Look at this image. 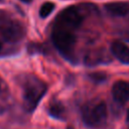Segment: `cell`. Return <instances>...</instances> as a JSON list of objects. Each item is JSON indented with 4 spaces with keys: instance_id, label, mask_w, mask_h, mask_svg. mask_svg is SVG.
Segmentation results:
<instances>
[{
    "instance_id": "cell-1",
    "label": "cell",
    "mask_w": 129,
    "mask_h": 129,
    "mask_svg": "<svg viewBox=\"0 0 129 129\" xmlns=\"http://www.w3.org/2000/svg\"><path fill=\"white\" fill-rule=\"evenodd\" d=\"M97 7L90 3H83L77 6H70L63 9L55 19V26L75 32L81 27L84 19L91 15L93 12H97Z\"/></svg>"
},
{
    "instance_id": "cell-2",
    "label": "cell",
    "mask_w": 129,
    "mask_h": 129,
    "mask_svg": "<svg viewBox=\"0 0 129 129\" xmlns=\"http://www.w3.org/2000/svg\"><path fill=\"white\" fill-rule=\"evenodd\" d=\"M20 85L22 88L24 109L28 112H32L46 93L47 87L44 82L33 75L22 76L20 79Z\"/></svg>"
},
{
    "instance_id": "cell-3",
    "label": "cell",
    "mask_w": 129,
    "mask_h": 129,
    "mask_svg": "<svg viewBox=\"0 0 129 129\" xmlns=\"http://www.w3.org/2000/svg\"><path fill=\"white\" fill-rule=\"evenodd\" d=\"M51 39L53 45L62 55V57H64L67 60L74 64L78 62L77 55L75 53V47L77 42L75 32L54 25L51 32Z\"/></svg>"
},
{
    "instance_id": "cell-4",
    "label": "cell",
    "mask_w": 129,
    "mask_h": 129,
    "mask_svg": "<svg viewBox=\"0 0 129 129\" xmlns=\"http://www.w3.org/2000/svg\"><path fill=\"white\" fill-rule=\"evenodd\" d=\"M82 117L87 126L98 127L102 125L107 118V107L103 102L88 104L83 108Z\"/></svg>"
},
{
    "instance_id": "cell-5",
    "label": "cell",
    "mask_w": 129,
    "mask_h": 129,
    "mask_svg": "<svg viewBox=\"0 0 129 129\" xmlns=\"http://www.w3.org/2000/svg\"><path fill=\"white\" fill-rule=\"evenodd\" d=\"M24 34L25 29L23 25L16 20H10L6 22L1 29L2 37L8 42H17L24 36Z\"/></svg>"
},
{
    "instance_id": "cell-6",
    "label": "cell",
    "mask_w": 129,
    "mask_h": 129,
    "mask_svg": "<svg viewBox=\"0 0 129 129\" xmlns=\"http://www.w3.org/2000/svg\"><path fill=\"white\" fill-rule=\"evenodd\" d=\"M112 61L111 56L103 48H98L89 51L84 58V62L88 67H95L101 63H109Z\"/></svg>"
},
{
    "instance_id": "cell-7",
    "label": "cell",
    "mask_w": 129,
    "mask_h": 129,
    "mask_svg": "<svg viewBox=\"0 0 129 129\" xmlns=\"http://www.w3.org/2000/svg\"><path fill=\"white\" fill-rule=\"evenodd\" d=\"M112 96L118 103H126L129 101V82L117 81L112 87Z\"/></svg>"
},
{
    "instance_id": "cell-8",
    "label": "cell",
    "mask_w": 129,
    "mask_h": 129,
    "mask_svg": "<svg viewBox=\"0 0 129 129\" xmlns=\"http://www.w3.org/2000/svg\"><path fill=\"white\" fill-rule=\"evenodd\" d=\"M110 50L112 54L122 63L129 64V46L120 40H115L111 43Z\"/></svg>"
},
{
    "instance_id": "cell-9",
    "label": "cell",
    "mask_w": 129,
    "mask_h": 129,
    "mask_svg": "<svg viewBox=\"0 0 129 129\" xmlns=\"http://www.w3.org/2000/svg\"><path fill=\"white\" fill-rule=\"evenodd\" d=\"M104 8L114 17H124L129 14V2H110L105 4Z\"/></svg>"
},
{
    "instance_id": "cell-10",
    "label": "cell",
    "mask_w": 129,
    "mask_h": 129,
    "mask_svg": "<svg viewBox=\"0 0 129 129\" xmlns=\"http://www.w3.org/2000/svg\"><path fill=\"white\" fill-rule=\"evenodd\" d=\"M64 107L60 102H52L48 108V114L56 119H63L64 118Z\"/></svg>"
},
{
    "instance_id": "cell-11",
    "label": "cell",
    "mask_w": 129,
    "mask_h": 129,
    "mask_svg": "<svg viewBox=\"0 0 129 129\" xmlns=\"http://www.w3.org/2000/svg\"><path fill=\"white\" fill-rule=\"evenodd\" d=\"M54 3L52 2H45L41 5L40 9H39V16L41 18H46L53 10H54Z\"/></svg>"
},
{
    "instance_id": "cell-12",
    "label": "cell",
    "mask_w": 129,
    "mask_h": 129,
    "mask_svg": "<svg viewBox=\"0 0 129 129\" xmlns=\"http://www.w3.org/2000/svg\"><path fill=\"white\" fill-rule=\"evenodd\" d=\"M89 79L94 82L95 84H101L103 82H105L107 80V75L103 72H96V73H92L89 76Z\"/></svg>"
},
{
    "instance_id": "cell-13",
    "label": "cell",
    "mask_w": 129,
    "mask_h": 129,
    "mask_svg": "<svg viewBox=\"0 0 129 129\" xmlns=\"http://www.w3.org/2000/svg\"><path fill=\"white\" fill-rule=\"evenodd\" d=\"M3 88H4V84H3L2 80L0 79V94H1V93H2V91H3Z\"/></svg>"
},
{
    "instance_id": "cell-14",
    "label": "cell",
    "mask_w": 129,
    "mask_h": 129,
    "mask_svg": "<svg viewBox=\"0 0 129 129\" xmlns=\"http://www.w3.org/2000/svg\"><path fill=\"white\" fill-rule=\"evenodd\" d=\"M20 1H22V2H24V3H30L32 0H20Z\"/></svg>"
},
{
    "instance_id": "cell-15",
    "label": "cell",
    "mask_w": 129,
    "mask_h": 129,
    "mask_svg": "<svg viewBox=\"0 0 129 129\" xmlns=\"http://www.w3.org/2000/svg\"><path fill=\"white\" fill-rule=\"evenodd\" d=\"M126 120H127V122L129 123V110H128V112H127V117H126Z\"/></svg>"
},
{
    "instance_id": "cell-16",
    "label": "cell",
    "mask_w": 129,
    "mask_h": 129,
    "mask_svg": "<svg viewBox=\"0 0 129 129\" xmlns=\"http://www.w3.org/2000/svg\"><path fill=\"white\" fill-rule=\"evenodd\" d=\"M1 49H2V44H1V42H0V51H1Z\"/></svg>"
},
{
    "instance_id": "cell-17",
    "label": "cell",
    "mask_w": 129,
    "mask_h": 129,
    "mask_svg": "<svg viewBox=\"0 0 129 129\" xmlns=\"http://www.w3.org/2000/svg\"><path fill=\"white\" fill-rule=\"evenodd\" d=\"M67 129H74V128H72V127H68Z\"/></svg>"
}]
</instances>
